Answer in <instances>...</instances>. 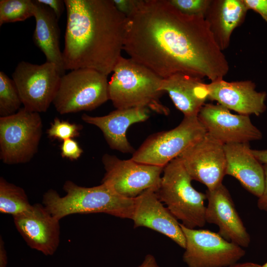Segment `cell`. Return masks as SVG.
<instances>
[{
  "instance_id": "obj_1",
  "label": "cell",
  "mask_w": 267,
  "mask_h": 267,
  "mask_svg": "<svg viewBox=\"0 0 267 267\" xmlns=\"http://www.w3.org/2000/svg\"><path fill=\"white\" fill-rule=\"evenodd\" d=\"M123 50L162 79L182 73L213 82L229 71L204 16L184 14L169 0H139L126 17Z\"/></svg>"
},
{
  "instance_id": "obj_2",
  "label": "cell",
  "mask_w": 267,
  "mask_h": 267,
  "mask_svg": "<svg viewBox=\"0 0 267 267\" xmlns=\"http://www.w3.org/2000/svg\"><path fill=\"white\" fill-rule=\"evenodd\" d=\"M64 68H88L108 76L123 50L126 17L113 0H65Z\"/></svg>"
},
{
  "instance_id": "obj_3",
  "label": "cell",
  "mask_w": 267,
  "mask_h": 267,
  "mask_svg": "<svg viewBox=\"0 0 267 267\" xmlns=\"http://www.w3.org/2000/svg\"><path fill=\"white\" fill-rule=\"evenodd\" d=\"M63 189L66 193L64 196L50 189L43 198L45 208L59 221L75 214L105 213L122 219L132 218L134 198L121 196L104 183L86 187L67 180Z\"/></svg>"
},
{
  "instance_id": "obj_4",
  "label": "cell",
  "mask_w": 267,
  "mask_h": 267,
  "mask_svg": "<svg viewBox=\"0 0 267 267\" xmlns=\"http://www.w3.org/2000/svg\"><path fill=\"white\" fill-rule=\"evenodd\" d=\"M108 82L109 98L116 109L142 107L168 115L161 101L162 78L131 58L120 57Z\"/></svg>"
},
{
  "instance_id": "obj_5",
  "label": "cell",
  "mask_w": 267,
  "mask_h": 267,
  "mask_svg": "<svg viewBox=\"0 0 267 267\" xmlns=\"http://www.w3.org/2000/svg\"><path fill=\"white\" fill-rule=\"evenodd\" d=\"M156 194L181 224L189 228L202 227L205 220L206 194L195 190L192 180L178 157L166 165Z\"/></svg>"
},
{
  "instance_id": "obj_6",
  "label": "cell",
  "mask_w": 267,
  "mask_h": 267,
  "mask_svg": "<svg viewBox=\"0 0 267 267\" xmlns=\"http://www.w3.org/2000/svg\"><path fill=\"white\" fill-rule=\"evenodd\" d=\"M109 99L107 76L81 68L61 76L52 104L58 113L65 114L94 109Z\"/></svg>"
},
{
  "instance_id": "obj_7",
  "label": "cell",
  "mask_w": 267,
  "mask_h": 267,
  "mask_svg": "<svg viewBox=\"0 0 267 267\" xmlns=\"http://www.w3.org/2000/svg\"><path fill=\"white\" fill-rule=\"evenodd\" d=\"M43 122L39 113L24 107L0 117V159L7 165L29 162L38 150Z\"/></svg>"
},
{
  "instance_id": "obj_8",
  "label": "cell",
  "mask_w": 267,
  "mask_h": 267,
  "mask_svg": "<svg viewBox=\"0 0 267 267\" xmlns=\"http://www.w3.org/2000/svg\"><path fill=\"white\" fill-rule=\"evenodd\" d=\"M206 134L198 116L184 117L174 129L148 137L131 159L138 163L164 167Z\"/></svg>"
},
{
  "instance_id": "obj_9",
  "label": "cell",
  "mask_w": 267,
  "mask_h": 267,
  "mask_svg": "<svg viewBox=\"0 0 267 267\" xmlns=\"http://www.w3.org/2000/svg\"><path fill=\"white\" fill-rule=\"evenodd\" d=\"M62 76L54 64L46 61H20L12 74L23 107L38 113L46 112L52 103Z\"/></svg>"
},
{
  "instance_id": "obj_10",
  "label": "cell",
  "mask_w": 267,
  "mask_h": 267,
  "mask_svg": "<svg viewBox=\"0 0 267 267\" xmlns=\"http://www.w3.org/2000/svg\"><path fill=\"white\" fill-rule=\"evenodd\" d=\"M185 238L183 261L188 267L231 266L242 258L245 251L218 233L207 229L189 228L181 223Z\"/></svg>"
},
{
  "instance_id": "obj_11",
  "label": "cell",
  "mask_w": 267,
  "mask_h": 267,
  "mask_svg": "<svg viewBox=\"0 0 267 267\" xmlns=\"http://www.w3.org/2000/svg\"><path fill=\"white\" fill-rule=\"evenodd\" d=\"M105 173L102 180L117 193L134 198L146 190L155 191L159 187L164 168L121 160L114 155L104 154L102 158Z\"/></svg>"
},
{
  "instance_id": "obj_12",
  "label": "cell",
  "mask_w": 267,
  "mask_h": 267,
  "mask_svg": "<svg viewBox=\"0 0 267 267\" xmlns=\"http://www.w3.org/2000/svg\"><path fill=\"white\" fill-rule=\"evenodd\" d=\"M178 157L192 180L213 190L225 175L224 144L208 134L188 147Z\"/></svg>"
},
{
  "instance_id": "obj_13",
  "label": "cell",
  "mask_w": 267,
  "mask_h": 267,
  "mask_svg": "<svg viewBox=\"0 0 267 267\" xmlns=\"http://www.w3.org/2000/svg\"><path fill=\"white\" fill-rule=\"evenodd\" d=\"M198 118L207 133L223 144L249 143L263 137L249 116L233 114L219 104H205Z\"/></svg>"
},
{
  "instance_id": "obj_14",
  "label": "cell",
  "mask_w": 267,
  "mask_h": 267,
  "mask_svg": "<svg viewBox=\"0 0 267 267\" xmlns=\"http://www.w3.org/2000/svg\"><path fill=\"white\" fill-rule=\"evenodd\" d=\"M14 223L28 245L45 255H52L59 243V221L43 205H33L28 211L13 217Z\"/></svg>"
},
{
  "instance_id": "obj_15",
  "label": "cell",
  "mask_w": 267,
  "mask_h": 267,
  "mask_svg": "<svg viewBox=\"0 0 267 267\" xmlns=\"http://www.w3.org/2000/svg\"><path fill=\"white\" fill-rule=\"evenodd\" d=\"M205 220L219 227L218 233L225 240L241 247H247L250 237L240 218L231 195L222 183L213 190H207Z\"/></svg>"
},
{
  "instance_id": "obj_16",
  "label": "cell",
  "mask_w": 267,
  "mask_h": 267,
  "mask_svg": "<svg viewBox=\"0 0 267 267\" xmlns=\"http://www.w3.org/2000/svg\"><path fill=\"white\" fill-rule=\"evenodd\" d=\"M134 228L145 227L170 238L184 249L185 236L178 220L165 207L152 189L145 190L134 198L131 219Z\"/></svg>"
},
{
  "instance_id": "obj_17",
  "label": "cell",
  "mask_w": 267,
  "mask_h": 267,
  "mask_svg": "<svg viewBox=\"0 0 267 267\" xmlns=\"http://www.w3.org/2000/svg\"><path fill=\"white\" fill-rule=\"evenodd\" d=\"M208 99L239 114L259 116L266 110L267 93L256 90L250 80L227 82L221 79L207 84Z\"/></svg>"
},
{
  "instance_id": "obj_18",
  "label": "cell",
  "mask_w": 267,
  "mask_h": 267,
  "mask_svg": "<svg viewBox=\"0 0 267 267\" xmlns=\"http://www.w3.org/2000/svg\"><path fill=\"white\" fill-rule=\"evenodd\" d=\"M147 108L134 107L117 109L103 116L84 114L81 119L97 127L111 148L124 153L133 154L135 150L127 138V131L132 124L146 121L149 118Z\"/></svg>"
},
{
  "instance_id": "obj_19",
  "label": "cell",
  "mask_w": 267,
  "mask_h": 267,
  "mask_svg": "<svg viewBox=\"0 0 267 267\" xmlns=\"http://www.w3.org/2000/svg\"><path fill=\"white\" fill-rule=\"evenodd\" d=\"M225 175L237 179L249 192L259 198L265 186L263 165L253 154L249 143L224 144Z\"/></svg>"
},
{
  "instance_id": "obj_20",
  "label": "cell",
  "mask_w": 267,
  "mask_h": 267,
  "mask_svg": "<svg viewBox=\"0 0 267 267\" xmlns=\"http://www.w3.org/2000/svg\"><path fill=\"white\" fill-rule=\"evenodd\" d=\"M160 89L168 93L184 117L197 116L208 99L207 84L202 79L182 73L162 79Z\"/></svg>"
},
{
  "instance_id": "obj_21",
  "label": "cell",
  "mask_w": 267,
  "mask_h": 267,
  "mask_svg": "<svg viewBox=\"0 0 267 267\" xmlns=\"http://www.w3.org/2000/svg\"><path fill=\"white\" fill-rule=\"evenodd\" d=\"M248 10L243 0H211L204 17L222 50L228 47L232 32Z\"/></svg>"
},
{
  "instance_id": "obj_22",
  "label": "cell",
  "mask_w": 267,
  "mask_h": 267,
  "mask_svg": "<svg viewBox=\"0 0 267 267\" xmlns=\"http://www.w3.org/2000/svg\"><path fill=\"white\" fill-rule=\"evenodd\" d=\"M34 17L36 27L33 41L43 52L46 61L54 64L62 75L65 74L62 52L59 46L60 29L58 19L53 11L46 5L34 0Z\"/></svg>"
},
{
  "instance_id": "obj_23",
  "label": "cell",
  "mask_w": 267,
  "mask_h": 267,
  "mask_svg": "<svg viewBox=\"0 0 267 267\" xmlns=\"http://www.w3.org/2000/svg\"><path fill=\"white\" fill-rule=\"evenodd\" d=\"M30 204L24 189L0 178V212L13 217L30 209Z\"/></svg>"
},
{
  "instance_id": "obj_24",
  "label": "cell",
  "mask_w": 267,
  "mask_h": 267,
  "mask_svg": "<svg viewBox=\"0 0 267 267\" xmlns=\"http://www.w3.org/2000/svg\"><path fill=\"white\" fill-rule=\"evenodd\" d=\"M34 0H0V26L23 21L34 16Z\"/></svg>"
},
{
  "instance_id": "obj_25",
  "label": "cell",
  "mask_w": 267,
  "mask_h": 267,
  "mask_svg": "<svg viewBox=\"0 0 267 267\" xmlns=\"http://www.w3.org/2000/svg\"><path fill=\"white\" fill-rule=\"evenodd\" d=\"M22 104L20 96L12 79L3 71L0 72V115L5 117L12 115Z\"/></svg>"
},
{
  "instance_id": "obj_26",
  "label": "cell",
  "mask_w": 267,
  "mask_h": 267,
  "mask_svg": "<svg viewBox=\"0 0 267 267\" xmlns=\"http://www.w3.org/2000/svg\"><path fill=\"white\" fill-rule=\"evenodd\" d=\"M81 129V126L79 125L60 120L56 117L48 129L47 134L50 138L64 141L79 136Z\"/></svg>"
},
{
  "instance_id": "obj_27",
  "label": "cell",
  "mask_w": 267,
  "mask_h": 267,
  "mask_svg": "<svg viewBox=\"0 0 267 267\" xmlns=\"http://www.w3.org/2000/svg\"><path fill=\"white\" fill-rule=\"evenodd\" d=\"M181 12L189 15L205 16L211 0H169Z\"/></svg>"
},
{
  "instance_id": "obj_28",
  "label": "cell",
  "mask_w": 267,
  "mask_h": 267,
  "mask_svg": "<svg viewBox=\"0 0 267 267\" xmlns=\"http://www.w3.org/2000/svg\"><path fill=\"white\" fill-rule=\"evenodd\" d=\"M61 155L71 160H77L83 153V150L78 143L73 138L63 141L61 147Z\"/></svg>"
},
{
  "instance_id": "obj_29",
  "label": "cell",
  "mask_w": 267,
  "mask_h": 267,
  "mask_svg": "<svg viewBox=\"0 0 267 267\" xmlns=\"http://www.w3.org/2000/svg\"><path fill=\"white\" fill-rule=\"evenodd\" d=\"M113 1L117 9L127 17L135 11L139 0H113Z\"/></svg>"
},
{
  "instance_id": "obj_30",
  "label": "cell",
  "mask_w": 267,
  "mask_h": 267,
  "mask_svg": "<svg viewBox=\"0 0 267 267\" xmlns=\"http://www.w3.org/2000/svg\"><path fill=\"white\" fill-rule=\"evenodd\" d=\"M248 9L258 13L267 22V0H243Z\"/></svg>"
},
{
  "instance_id": "obj_31",
  "label": "cell",
  "mask_w": 267,
  "mask_h": 267,
  "mask_svg": "<svg viewBox=\"0 0 267 267\" xmlns=\"http://www.w3.org/2000/svg\"><path fill=\"white\" fill-rule=\"evenodd\" d=\"M38 2L46 5L50 8L55 13L59 19L62 15L64 9L65 3L61 0H36Z\"/></svg>"
},
{
  "instance_id": "obj_32",
  "label": "cell",
  "mask_w": 267,
  "mask_h": 267,
  "mask_svg": "<svg viewBox=\"0 0 267 267\" xmlns=\"http://www.w3.org/2000/svg\"><path fill=\"white\" fill-rule=\"evenodd\" d=\"M265 172V186L262 195L259 198L257 205L258 208L267 212V164L263 165Z\"/></svg>"
},
{
  "instance_id": "obj_33",
  "label": "cell",
  "mask_w": 267,
  "mask_h": 267,
  "mask_svg": "<svg viewBox=\"0 0 267 267\" xmlns=\"http://www.w3.org/2000/svg\"><path fill=\"white\" fill-rule=\"evenodd\" d=\"M137 267H160L155 257L151 254H147L145 257L142 263Z\"/></svg>"
},
{
  "instance_id": "obj_34",
  "label": "cell",
  "mask_w": 267,
  "mask_h": 267,
  "mask_svg": "<svg viewBox=\"0 0 267 267\" xmlns=\"http://www.w3.org/2000/svg\"><path fill=\"white\" fill-rule=\"evenodd\" d=\"M254 156L262 163L267 164V149L255 150L251 149Z\"/></svg>"
},
{
  "instance_id": "obj_35",
  "label": "cell",
  "mask_w": 267,
  "mask_h": 267,
  "mask_svg": "<svg viewBox=\"0 0 267 267\" xmlns=\"http://www.w3.org/2000/svg\"><path fill=\"white\" fill-rule=\"evenodd\" d=\"M7 258L6 251L4 246V243L0 237V267H6Z\"/></svg>"
},
{
  "instance_id": "obj_36",
  "label": "cell",
  "mask_w": 267,
  "mask_h": 267,
  "mask_svg": "<svg viewBox=\"0 0 267 267\" xmlns=\"http://www.w3.org/2000/svg\"><path fill=\"white\" fill-rule=\"evenodd\" d=\"M261 266L252 263L235 264L230 267H261Z\"/></svg>"
},
{
  "instance_id": "obj_37",
  "label": "cell",
  "mask_w": 267,
  "mask_h": 267,
  "mask_svg": "<svg viewBox=\"0 0 267 267\" xmlns=\"http://www.w3.org/2000/svg\"><path fill=\"white\" fill-rule=\"evenodd\" d=\"M261 267H267V262L265 263L264 265L261 266Z\"/></svg>"
}]
</instances>
